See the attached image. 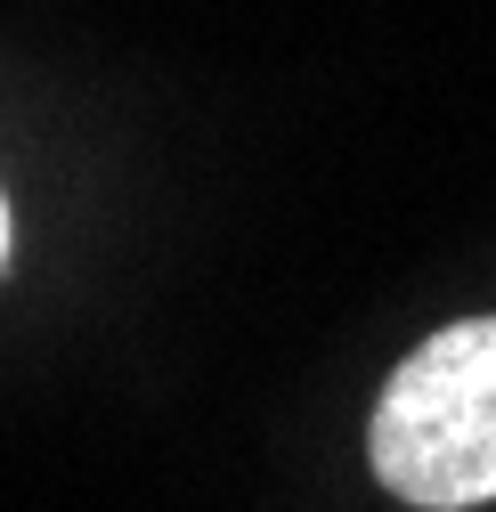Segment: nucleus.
Wrapping results in <instances>:
<instances>
[{
  "label": "nucleus",
  "instance_id": "nucleus-1",
  "mask_svg": "<svg viewBox=\"0 0 496 512\" xmlns=\"http://www.w3.org/2000/svg\"><path fill=\"white\" fill-rule=\"evenodd\" d=\"M375 480L399 504L464 512L496 496V317L431 334L375 407Z\"/></svg>",
  "mask_w": 496,
  "mask_h": 512
},
{
  "label": "nucleus",
  "instance_id": "nucleus-2",
  "mask_svg": "<svg viewBox=\"0 0 496 512\" xmlns=\"http://www.w3.org/2000/svg\"><path fill=\"white\" fill-rule=\"evenodd\" d=\"M0 261H9V204H0Z\"/></svg>",
  "mask_w": 496,
  "mask_h": 512
}]
</instances>
